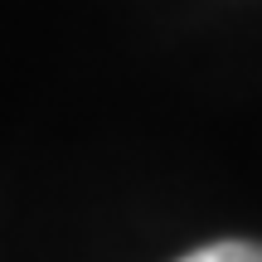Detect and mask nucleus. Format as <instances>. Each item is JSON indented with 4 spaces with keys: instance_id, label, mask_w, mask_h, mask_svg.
Instances as JSON below:
<instances>
[{
    "instance_id": "f257e3e1",
    "label": "nucleus",
    "mask_w": 262,
    "mask_h": 262,
    "mask_svg": "<svg viewBox=\"0 0 262 262\" xmlns=\"http://www.w3.org/2000/svg\"><path fill=\"white\" fill-rule=\"evenodd\" d=\"M180 262H262V243H209V248H194L189 257Z\"/></svg>"
}]
</instances>
